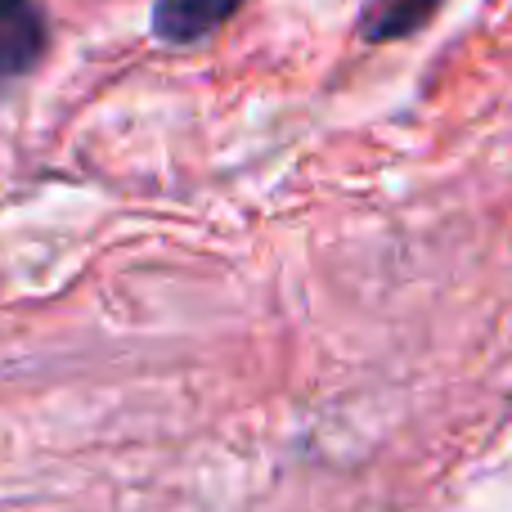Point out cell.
Returning a JSON list of instances; mask_svg holds the SVG:
<instances>
[{
	"instance_id": "7a4b0ae2",
	"label": "cell",
	"mask_w": 512,
	"mask_h": 512,
	"mask_svg": "<svg viewBox=\"0 0 512 512\" xmlns=\"http://www.w3.org/2000/svg\"><path fill=\"white\" fill-rule=\"evenodd\" d=\"M248 0H158L153 9V32L162 41L194 45L203 36H212L216 27H225Z\"/></svg>"
},
{
	"instance_id": "6da1fadb",
	"label": "cell",
	"mask_w": 512,
	"mask_h": 512,
	"mask_svg": "<svg viewBox=\"0 0 512 512\" xmlns=\"http://www.w3.org/2000/svg\"><path fill=\"white\" fill-rule=\"evenodd\" d=\"M45 14L36 0H0V90L41 63Z\"/></svg>"
},
{
	"instance_id": "3957f363",
	"label": "cell",
	"mask_w": 512,
	"mask_h": 512,
	"mask_svg": "<svg viewBox=\"0 0 512 512\" xmlns=\"http://www.w3.org/2000/svg\"><path fill=\"white\" fill-rule=\"evenodd\" d=\"M441 9V0H364L360 9V36L373 45L414 36L418 27L432 23V14Z\"/></svg>"
}]
</instances>
